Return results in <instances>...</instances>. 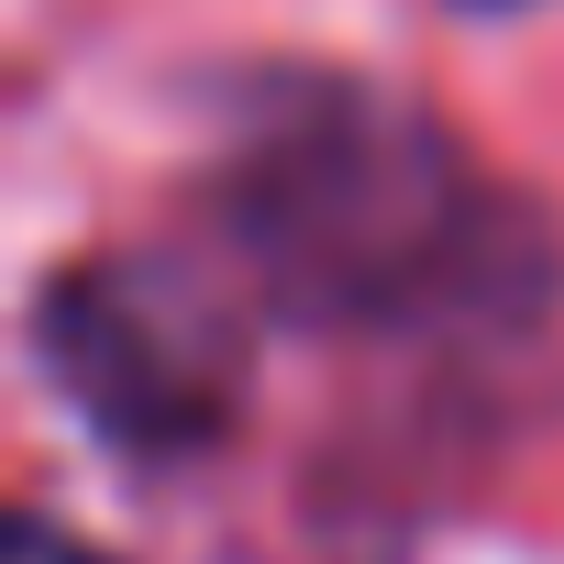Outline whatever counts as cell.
Returning <instances> with one entry per match:
<instances>
[{"label": "cell", "instance_id": "obj_1", "mask_svg": "<svg viewBox=\"0 0 564 564\" xmlns=\"http://www.w3.org/2000/svg\"><path fill=\"white\" fill-rule=\"evenodd\" d=\"M210 254L254 322L300 333H465L553 300L542 210L410 89L344 67H265L210 155Z\"/></svg>", "mask_w": 564, "mask_h": 564}, {"label": "cell", "instance_id": "obj_2", "mask_svg": "<svg viewBox=\"0 0 564 564\" xmlns=\"http://www.w3.org/2000/svg\"><path fill=\"white\" fill-rule=\"evenodd\" d=\"M254 333L265 322L210 243H100L34 289V366L100 443L144 465L210 454L243 421Z\"/></svg>", "mask_w": 564, "mask_h": 564}, {"label": "cell", "instance_id": "obj_3", "mask_svg": "<svg viewBox=\"0 0 564 564\" xmlns=\"http://www.w3.org/2000/svg\"><path fill=\"white\" fill-rule=\"evenodd\" d=\"M0 564H122V553L89 542V531H67L56 509H12V542H0Z\"/></svg>", "mask_w": 564, "mask_h": 564}]
</instances>
